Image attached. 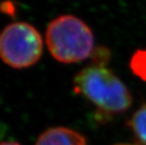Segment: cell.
Masks as SVG:
<instances>
[{"label": "cell", "mask_w": 146, "mask_h": 145, "mask_svg": "<svg viewBox=\"0 0 146 145\" xmlns=\"http://www.w3.org/2000/svg\"><path fill=\"white\" fill-rule=\"evenodd\" d=\"M110 51L105 46L95 48L92 62L76 73L73 79L74 93L88 100L95 107V120L105 123L132 106L128 88L108 67Z\"/></svg>", "instance_id": "6da1fadb"}, {"label": "cell", "mask_w": 146, "mask_h": 145, "mask_svg": "<svg viewBox=\"0 0 146 145\" xmlns=\"http://www.w3.org/2000/svg\"><path fill=\"white\" fill-rule=\"evenodd\" d=\"M45 42L52 57L66 64L85 60L92 56L95 50L91 27L71 14L60 15L49 23Z\"/></svg>", "instance_id": "7a4b0ae2"}, {"label": "cell", "mask_w": 146, "mask_h": 145, "mask_svg": "<svg viewBox=\"0 0 146 145\" xmlns=\"http://www.w3.org/2000/svg\"><path fill=\"white\" fill-rule=\"evenodd\" d=\"M42 47V35L29 23H11L0 32V58L14 69L29 68L38 62Z\"/></svg>", "instance_id": "3957f363"}, {"label": "cell", "mask_w": 146, "mask_h": 145, "mask_svg": "<svg viewBox=\"0 0 146 145\" xmlns=\"http://www.w3.org/2000/svg\"><path fill=\"white\" fill-rule=\"evenodd\" d=\"M35 145H88V141L79 132L58 126L42 132Z\"/></svg>", "instance_id": "277c9868"}, {"label": "cell", "mask_w": 146, "mask_h": 145, "mask_svg": "<svg viewBox=\"0 0 146 145\" xmlns=\"http://www.w3.org/2000/svg\"><path fill=\"white\" fill-rule=\"evenodd\" d=\"M127 126L131 129L139 142L146 145V104H143L133 113L127 122Z\"/></svg>", "instance_id": "5b68a950"}, {"label": "cell", "mask_w": 146, "mask_h": 145, "mask_svg": "<svg viewBox=\"0 0 146 145\" xmlns=\"http://www.w3.org/2000/svg\"><path fill=\"white\" fill-rule=\"evenodd\" d=\"M132 73L146 82V49H139L134 52L129 61Z\"/></svg>", "instance_id": "8992f818"}, {"label": "cell", "mask_w": 146, "mask_h": 145, "mask_svg": "<svg viewBox=\"0 0 146 145\" xmlns=\"http://www.w3.org/2000/svg\"><path fill=\"white\" fill-rule=\"evenodd\" d=\"M0 11H1L3 13L8 14V15H14V11H15V8L12 3L11 2H4L0 5Z\"/></svg>", "instance_id": "52a82bcc"}, {"label": "cell", "mask_w": 146, "mask_h": 145, "mask_svg": "<svg viewBox=\"0 0 146 145\" xmlns=\"http://www.w3.org/2000/svg\"><path fill=\"white\" fill-rule=\"evenodd\" d=\"M0 145H20V144L14 142V141H5V142H0Z\"/></svg>", "instance_id": "ba28073f"}, {"label": "cell", "mask_w": 146, "mask_h": 145, "mask_svg": "<svg viewBox=\"0 0 146 145\" xmlns=\"http://www.w3.org/2000/svg\"><path fill=\"white\" fill-rule=\"evenodd\" d=\"M114 145H137V144H129V143H118Z\"/></svg>", "instance_id": "9c48e42d"}]
</instances>
